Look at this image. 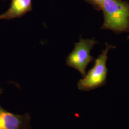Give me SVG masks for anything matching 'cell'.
I'll return each mask as SVG.
<instances>
[{
  "instance_id": "1",
  "label": "cell",
  "mask_w": 129,
  "mask_h": 129,
  "mask_svg": "<svg viewBox=\"0 0 129 129\" xmlns=\"http://www.w3.org/2000/svg\"><path fill=\"white\" fill-rule=\"evenodd\" d=\"M104 21L102 29L116 34L129 32V3L122 0H104L101 6Z\"/></svg>"
},
{
  "instance_id": "2",
  "label": "cell",
  "mask_w": 129,
  "mask_h": 129,
  "mask_svg": "<svg viewBox=\"0 0 129 129\" xmlns=\"http://www.w3.org/2000/svg\"><path fill=\"white\" fill-rule=\"evenodd\" d=\"M106 47L95 60L94 66L90 69L83 78L78 83V88L80 90L88 91L101 87L106 84L108 69L106 62L108 59V51L115 47L106 43Z\"/></svg>"
},
{
  "instance_id": "3",
  "label": "cell",
  "mask_w": 129,
  "mask_h": 129,
  "mask_svg": "<svg viewBox=\"0 0 129 129\" xmlns=\"http://www.w3.org/2000/svg\"><path fill=\"white\" fill-rule=\"evenodd\" d=\"M96 43L94 39H80L75 43L74 50L68 56L67 64L78 71L83 77L85 76L88 64L93 60L90 55V51Z\"/></svg>"
},
{
  "instance_id": "4",
  "label": "cell",
  "mask_w": 129,
  "mask_h": 129,
  "mask_svg": "<svg viewBox=\"0 0 129 129\" xmlns=\"http://www.w3.org/2000/svg\"><path fill=\"white\" fill-rule=\"evenodd\" d=\"M31 120L29 113L15 114L0 105V129H33Z\"/></svg>"
},
{
  "instance_id": "5",
  "label": "cell",
  "mask_w": 129,
  "mask_h": 129,
  "mask_svg": "<svg viewBox=\"0 0 129 129\" xmlns=\"http://www.w3.org/2000/svg\"><path fill=\"white\" fill-rule=\"evenodd\" d=\"M32 10V0H12L9 8L0 15V19L9 20L20 18Z\"/></svg>"
},
{
  "instance_id": "6",
  "label": "cell",
  "mask_w": 129,
  "mask_h": 129,
  "mask_svg": "<svg viewBox=\"0 0 129 129\" xmlns=\"http://www.w3.org/2000/svg\"><path fill=\"white\" fill-rule=\"evenodd\" d=\"M87 3L92 5L95 9L101 10V6L104 0H85Z\"/></svg>"
},
{
  "instance_id": "7",
  "label": "cell",
  "mask_w": 129,
  "mask_h": 129,
  "mask_svg": "<svg viewBox=\"0 0 129 129\" xmlns=\"http://www.w3.org/2000/svg\"><path fill=\"white\" fill-rule=\"evenodd\" d=\"M3 89L2 87L0 86V95H2V94L3 93Z\"/></svg>"
},
{
  "instance_id": "8",
  "label": "cell",
  "mask_w": 129,
  "mask_h": 129,
  "mask_svg": "<svg viewBox=\"0 0 129 129\" xmlns=\"http://www.w3.org/2000/svg\"><path fill=\"white\" fill-rule=\"evenodd\" d=\"M128 39H129V36H128Z\"/></svg>"
}]
</instances>
